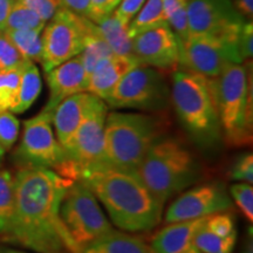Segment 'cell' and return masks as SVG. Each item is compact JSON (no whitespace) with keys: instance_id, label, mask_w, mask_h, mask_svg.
<instances>
[{"instance_id":"cell-1","label":"cell","mask_w":253,"mask_h":253,"mask_svg":"<svg viewBox=\"0 0 253 253\" xmlns=\"http://www.w3.org/2000/svg\"><path fill=\"white\" fill-rule=\"evenodd\" d=\"M15 208L5 242L37 253H81L60 217L73 181L42 167H19L14 175Z\"/></svg>"},{"instance_id":"cell-2","label":"cell","mask_w":253,"mask_h":253,"mask_svg":"<svg viewBox=\"0 0 253 253\" xmlns=\"http://www.w3.org/2000/svg\"><path fill=\"white\" fill-rule=\"evenodd\" d=\"M80 181L108 212L112 223L129 233L151 231L163 218V207L136 172L107 167Z\"/></svg>"},{"instance_id":"cell-3","label":"cell","mask_w":253,"mask_h":253,"mask_svg":"<svg viewBox=\"0 0 253 253\" xmlns=\"http://www.w3.org/2000/svg\"><path fill=\"white\" fill-rule=\"evenodd\" d=\"M170 123L162 113L107 114L104 155L108 167L136 172L150 148L167 136Z\"/></svg>"},{"instance_id":"cell-4","label":"cell","mask_w":253,"mask_h":253,"mask_svg":"<svg viewBox=\"0 0 253 253\" xmlns=\"http://www.w3.org/2000/svg\"><path fill=\"white\" fill-rule=\"evenodd\" d=\"M170 96L177 118L196 144L209 149L223 140L212 79L175 71Z\"/></svg>"},{"instance_id":"cell-5","label":"cell","mask_w":253,"mask_h":253,"mask_svg":"<svg viewBox=\"0 0 253 253\" xmlns=\"http://www.w3.org/2000/svg\"><path fill=\"white\" fill-rule=\"evenodd\" d=\"M136 173L155 197L166 204L198 181L201 166L181 140L164 136L150 148Z\"/></svg>"},{"instance_id":"cell-6","label":"cell","mask_w":253,"mask_h":253,"mask_svg":"<svg viewBox=\"0 0 253 253\" xmlns=\"http://www.w3.org/2000/svg\"><path fill=\"white\" fill-rule=\"evenodd\" d=\"M212 86L223 138L232 147L252 142V87L248 69L242 63H230Z\"/></svg>"},{"instance_id":"cell-7","label":"cell","mask_w":253,"mask_h":253,"mask_svg":"<svg viewBox=\"0 0 253 253\" xmlns=\"http://www.w3.org/2000/svg\"><path fill=\"white\" fill-rule=\"evenodd\" d=\"M52 118L53 113L42 109L37 116L24 122L23 137L14 154L15 161L19 167H42L75 182L77 175L56 140Z\"/></svg>"},{"instance_id":"cell-8","label":"cell","mask_w":253,"mask_h":253,"mask_svg":"<svg viewBox=\"0 0 253 253\" xmlns=\"http://www.w3.org/2000/svg\"><path fill=\"white\" fill-rule=\"evenodd\" d=\"M104 102L116 109L163 113L171 104L170 87L164 73L149 66L138 65L121 79Z\"/></svg>"},{"instance_id":"cell-9","label":"cell","mask_w":253,"mask_h":253,"mask_svg":"<svg viewBox=\"0 0 253 253\" xmlns=\"http://www.w3.org/2000/svg\"><path fill=\"white\" fill-rule=\"evenodd\" d=\"M60 217L72 240L81 250L114 230L96 197L81 181L69 185L62 198Z\"/></svg>"},{"instance_id":"cell-10","label":"cell","mask_w":253,"mask_h":253,"mask_svg":"<svg viewBox=\"0 0 253 253\" xmlns=\"http://www.w3.org/2000/svg\"><path fill=\"white\" fill-rule=\"evenodd\" d=\"M107 114V103L90 94L84 118L66 151L78 181L94 170L108 167L104 155V123Z\"/></svg>"},{"instance_id":"cell-11","label":"cell","mask_w":253,"mask_h":253,"mask_svg":"<svg viewBox=\"0 0 253 253\" xmlns=\"http://www.w3.org/2000/svg\"><path fill=\"white\" fill-rule=\"evenodd\" d=\"M90 21V19L65 8H60L49 19L41 32L42 56L40 63L43 71L48 72L80 54L84 50Z\"/></svg>"},{"instance_id":"cell-12","label":"cell","mask_w":253,"mask_h":253,"mask_svg":"<svg viewBox=\"0 0 253 253\" xmlns=\"http://www.w3.org/2000/svg\"><path fill=\"white\" fill-rule=\"evenodd\" d=\"M236 41L223 37L194 36L179 42V66L214 79L230 63H243Z\"/></svg>"},{"instance_id":"cell-13","label":"cell","mask_w":253,"mask_h":253,"mask_svg":"<svg viewBox=\"0 0 253 253\" xmlns=\"http://www.w3.org/2000/svg\"><path fill=\"white\" fill-rule=\"evenodd\" d=\"M244 19L232 0H189L188 2L189 37H223L236 41L238 46Z\"/></svg>"},{"instance_id":"cell-14","label":"cell","mask_w":253,"mask_h":253,"mask_svg":"<svg viewBox=\"0 0 253 253\" xmlns=\"http://www.w3.org/2000/svg\"><path fill=\"white\" fill-rule=\"evenodd\" d=\"M232 208V199L223 185L208 183L181 192L168 208L166 223L199 219Z\"/></svg>"},{"instance_id":"cell-15","label":"cell","mask_w":253,"mask_h":253,"mask_svg":"<svg viewBox=\"0 0 253 253\" xmlns=\"http://www.w3.org/2000/svg\"><path fill=\"white\" fill-rule=\"evenodd\" d=\"M132 55L141 65L173 73L179 66L178 39L169 25L142 31L132 37Z\"/></svg>"},{"instance_id":"cell-16","label":"cell","mask_w":253,"mask_h":253,"mask_svg":"<svg viewBox=\"0 0 253 253\" xmlns=\"http://www.w3.org/2000/svg\"><path fill=\"white\" fill-rule=\"evenodd\" d=\"M49 99L43 110L53 113L56 106L71 95L87 91L88 77L80 54L46 72Z\"/></svg>"},{"instance_id":"cell-17","label":"cell","mask_w":253,"mask_h":253,"mask_svg":"<svg viewBox=\"0 0 253 253\" xmlns=\"http://www.w3.org/2000/svg\"><path fill=\"white\" fill-rule=\"evenodd\" d=\"M205 218L168 224L151 239V253H202L195 244V236Z\"/></svg>"},{"instance_id":"cell-18","label":"cell","mask_w":253,"mask_h":253,"mask_svg":"<svg viewBox=\"0 0 253 253\" xmlns=\"http://www.w3.org/2000/svg\"><path fill=\"white\" fill-rule=\"evenodd\" d=\"M141 65L135 56L110 55L97 62L88 78V93L106 101L129 71Z\"/></svg>"},{"instance_id":"cell-19","label":"cell","mask_w":253,"mask_h":253,"mask_svg":"<svg viewBox=\"0 0 253 253\" xmlns=\"http://www.w3.org/2000/svg\"><path fill=\"white\" fill-rule=\"evenodd\" d=\"M89 97L90 93L88 91L71 95L62 100L53 112L52 123L54 126V134L65 154L84 118Z\"/></svg>"},{"instance_id":"cell-20","label":"cell","mask_w":253,"mask_h":253,"mask_svg":"<svg viewBox=\"0 0 253 253\" xmlns=\"http://www.w3.org/2000/svg\"><path fill=\"white\" fill-rule=\"evenodd\" d=\"M82 253H151L138 237L114 229L82 250Z\"/></svg>"},{"instance_id":"cell-21","label":"cell","mask_w":253,"mask_h":253,"mask_svg":"<svg viewBox=\"0 0 253 253\" xmlns=\"http://www.w3.org/2000/svg\"><path fill=\"white\" fill-rule=\"evenodd\" d=\"M101 36L108 43L115 55H132V38L129 33L128 26H125L113 13L95 21Z\"/></svg>"},{"instance_id":"cell-22","label":"cell","mask_w":253,"mask_h":253,"mask_svg":"<svg viewBox=\"0 0 253 253\" xmlns=\"http://www.w3.org/2000/svg\"><path fill=\"white\" fill-rule=\"evenodd\" d=\"M41 91V77L36 63L27 61L21 71L19 82L18 96L15 106L12 109L13 114H21L30 108L39 97Z\"/></svg>"},{"instance_id":"cell-23","label":"cell","mask_w":253,"mask_h":253,"mask_svg":"<svg viewBox=\"0 0 253 253\" xmlns=\"http://www.w3.org/2000/svg\"><path fill=\"white\" fill-rule=\"evenodd\" d=\"M15 208V179L11 171L0 169V238L5 240L11 230Z\"/></svg>"},{"instance_id":"cell-24","label":"cell","mask_w":253,"mask_h":253,"mask_svg":"<svg viewBox=\"0 0 253 253\" xmlns=\"http://www.w3.org/2000/svg\"><path fill=\"white\" fill-rule=\"evenodd\" d=\"M113 54V50L110 49L108 43L104 41L103 37L101 36L96 24L90 21L89 30H88L86 39H84V50L80 53L87 77L89 78L90 73L93 72L97 62Z\"/></svg>"},{"instance_id":"cell-25","label":"cell","mask_w":253,"mask_h":253,"mask_svg":"<svg viewBox=\"0 0 253 253\" xmlns=\"http://www.w3.org/2000/svg\"><path fill=\"white\" fill-rule=\"evenodd\" d=\"M39 30H6L4 33L20 54L32 62H41L42 40Z\"/></svg>"},{"instance_id":"cell-26","label":"cell","mask_w":253,"mask_h":253,"mask_svg":"<svg viewBox=\"0 0 253 253\" xmlns=\"http://www.w3.org/2000/svg\"><path fill=\"white\" fill-rule=\"evenodd\" d=\"M168 25L162 0H145L144 5L128 25L131 38L142 31Z\"/></svg>"},{"instance_id":"cell-27","label":"cell","mask_w":253,"mask_h":253,"mask_svg":"<svg viewBox=\"0 0 253 253\" xmlns=\"http://www.w3.org/2000/svg\"><path fill=\"white\" fill-rule=\"evenodd\" d=\"M188 2L189 0H162L168 25L175 33L178 42H183L189 38Z\"/></svg>"},{"instance_id":"cell-28","label":"cell","mask_w":253,"mask_h":253,"mask_svg":"<svg viewBox=\"0 0 253 253\" xmlns=\"http://www.w3.org/2000/svg\"><path fill=\"white\" fill-rule=\"evenodd\" d=\"M236 243L237 236L220 237L211 232L204 224L195 236V244L202 253H232Z\"/></svg>"},{"instance_id":"cell-29","label":"cell","mask_w":253,"mask_h":253,"mask_svg":"<svg viewBox=\"0 0 253 253\" xmlns=\"http://www.w3.org/2000/svg\"><path fill=\"white\" fill-rule=\"evenodd\" d=\"M46 23L39 17L37 12L20 2H14L9 12L6 30H39L42 31Z\"/></svg>"},{"instance_id":"cell-30","label":"cell","mask_w":253,"mask_h":253,"mask_svg":"<svg viewBox=\"0 0 253 253\" xmlns=\"http://www.w3.org/2000/svg\"><path fill=\"white\" fill-rule=\"evenodd\" d=\"M23 67L11 71H0V110L12 112L15 106Z\"/></svg>"},{"instance_id":"cell-31","label":"cell","mask_w":253,"mask_h":253,"mask_svg":"<svg viewBox=\"0 0 253 253\" xmlns=\"http://www.w3.org/2000/svg\"><path fill=\"white\" fill-rule=\"evenodd\" d=\"M27 61L4 32H0V71L21 68Z\"/></svg>"},{"instance_id":"cell-32","label":"cell","mask_w":253,"mask_h":253,"mask_svg":"<svg viewBox=\"0 0 253 253\" xmlns=\"http://www.w3.org/2000/svg\"><path fill=\"white\" fill-rule=\"evenodd\" d=\"M232 201L235 202L239 211L246 220H253V188L250 183H236L230 186Z\"/></svg>"},{"instance_id":"cell-33","label":"cell","mask_w":253,"mask_h":253,"mask_svg":"<svg viewBox=\"0 0 253 253\" xmlns=\"http://www.w3.org/2000/svg\"><path fill=\"white\" fill-rule=\"evenodd\" d=\"M20 122L9 110H0V145L7 151L18 140Z\"/></svg>"},{"instance_id":"cell-34","label":"cell","mask_w":253,"mask_h":253,"mask_svg":"<svg viewBox=\"0 0 253 253\" xmlns=\"http://www.w3.org/2000/svg\"><path fill=\"white\" fill-rule=\"evenodd\" d=\"M204 225L211 232L216 233L220 237L237 236L235 217L227 211H221V212L213 213L207 217Z\"/></svg>"},{"instance_id":"cell-35","label":"cell","mask_w":253,"mask_h":253,"mask_svg":"<svg viewBox=\"0 0 253 253\" xmlns=\"http://www.w3.org/2000/svg\"><path fill=\"white\" fill-rule=\"evenodd\" d=\"M230 178L233 181L253 183V155L251 153L242 155L230 170Z\"/></svg>"},{"instance_id":"cell-36","label":"cell","mask_w":253,"mask_h":253,"mask_svg":"<svg viewBox=\"0 0 253 253\" xmlns=\"http://www.w3.org/2000/svg\"><path fill=\"white\" fill-rule=\"evenodd\" d=\"M15 1L37 12L45 23L52 19L53 15L61 8L59 0H15Z\"/></svg>"},{"instance_id":"cell-37","label":"cell","mask_w":253,"mask_h":253,"mask_svg":"<svg viewBox=\"0 0 253 253\" xmlns=\"http://www.w3.org/2000/svg\"><path fill=\"white\" fill-rule=\"evenodd\" d=\"M145 0H121L118 7L113 12V14L118 18V20L125 26H128L134 19L138 11L144 5Z\"/></svg>"},{"instance_id":"cell-38","label":"cell","mask_w":253,"mask_h":253,"mask_svg":"<svg viewBox=\"0 0 253 253\" xmlns=\"http://www.w3.org/2000/svg\"><path fill=\"white\" fill-rule=\"evenodd\" d=\"M253 43V25L252 20L245 21L240 28L238 36V49L243 60L252 58Z\"/></svg>"},{"instance_id":"cell-39","label":"cell","mask_w":253,"mask_h":253,"mask_svg":"<svg viewBox=\"0 0 253 253\" xmlns=\"http://www.w3.org/2000/svg\"><path fill=\"white\" fill-rule=\"evenodd\" d=\"M120 2L121 0H90V15L88 19L95 23L101 18L112 14Z\"/></svg>"},{"instance_id":"cell-40","label":"cell","mask_w":253,"mask_h":253,"mask_svg":"<svg viewBox=\"0 0 253 253\" xmlns=\"http://www.w3.org/2000/svg\"><path fill=\"white\" fill-rule=\"evenodd\" d=\"M61 8L68 9L81 17L89 18L90 0H59Z\"/></svg>"},{"instance_id":"cell-41","label":"cell","mask_w":253,"mask_h":253,"mask_svg":"<svg viewBox=\"0 0 253 253\" xmlns=\"http://www.w3.org/2000/svg\"><path fill=\"white\" fill-rule=\"evenodd\" d=\"M237 11L248 20H252L253 17V0H232Z\"/></svg>"},{"instance_id":"cell-42","label":"cell","mask_w":253,"mask_h":253,"mask_svg":"<svg viewBox=\"0 0 253 253\" xmlns=\"http://www.w3.org/2000/svg\"><path fill=\"white\" fill-rule=\"evenodd\" d=\"M15 0H0V32H4L8 14Z\"/></svg>"},{"instance_id":"cell-43","label":"cell","mask_w":253,"mask_h":253,"mask_svg":"<svg viewBox=\"0 0 253 253\" xmlns=\"http://www.w3.org/2000/svg\"><path fill=\"white\" fill-rule=\"evenodd\" d=\"M0 253H27V252L19 251V250H15V249H9V248H6V246H0Z\"/></svg>"},{"instance_id":"cell-44","label":"cell","mask_w":253,"mask_h":253,"mask_svg":"<svg viewBox=\"0 0 253 253\" xmlns=\"http://www.w3.org/2000/svg\"><path fill=\"white\" fill-rule=\"evenodd\" d=\"M242 253H253V248H252V242L250 239V242H248L244 246V250H243Z\"/></svg>"},{"instance_id":"cell-45","label":"cell","mask_w":253,"mask_h":253,"mask_svg":"<svg viewBox=\"0 0 253 253\" xmlns=\"http://www.w3.org/2000/svg\"><path fill=\"white\" fill-rule=\"evenodd\" d=\"M5 153H6V150L4 149V148L1 147V145H0V161H1L2 158H4V156H5Z\"/></svg>"}]
</instances>
